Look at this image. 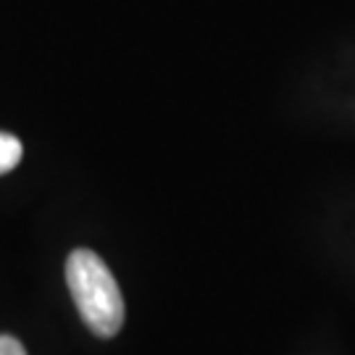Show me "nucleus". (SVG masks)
I'll return each mask as SVG.
<instances>
[{"label":"nucleus","instance_id":"1","mask_svg":"<svg viewBox=\"0 0 355 355\" xmlns=\"http://www.w3.org/2000/svg\"><path fill=\"white\" fill-rule=\"evenodd\" d=\"M66 284L92 334L114 337L124 324V297L101 255L79 248L66 261Z\"/></svg>","mask_w":355,"mask_h":355},{"label":"nucleus","instance_id":"2","mask_svg":"<svg viewBox=\"0 0 355 355\" xmlns=\"http://www.w3.org/2000/svg\"><path fill=\"white\" fill-rule=\"evenodd\" d=\"M21 155H24L21 142L16 140L13 135L0 132V174H6V171L16 168V166H19V161H21Z\"/></svg>","mask_w":355,"mask_h":355},{"label":"nucleus","instance_id":"3","mask_svg":"<svg viewBox=\"0 0 355 355\" xmlns=\"http://www.w3.org/2000/svg\"><path fill=\"white\" fill-rule=\"evenodd\" d=\"M0 355H26V350H24V345L19 343L16 337L0 334Z\"/></svg>","mask_w":355,"mask_h":355}]
</instances>
